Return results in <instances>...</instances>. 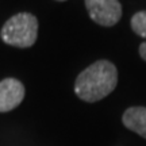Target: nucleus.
I'll return each mask as SVG.
<instances>
[{
  "label": "nucleus",
  "mask_w": 146,
  "mask_h": 146,
  "mask_svg": "<svg viewBox=\"0 0 146 146\" xmlns=\"http://www.w3.org/2000/svg\"><path fill=\"white\" fill-rule=\"evenodd\" d=\"M116 66L107 60H99L77 76L74 94L87 103H95L108 96L116 88Z\"/></svg>",
  "instance_id": "nucleus-1"
},
{
  "label": "nucleus",
  "mask_w": 146,
  "mask_h": 146,
  "mask_svg": "<svg viewBox=\"0 0 146 146\" xmlns=\"http://www.w3.org/2000/svg\"><path fill=\"white\" fill-rule=\"evenodd\" d=\"M0 36L4 43L15 47H30L38 36V19L30 12H19L11 16L1 27Z\"/></svg>",
  "instance_id": "nucleus-2"
},
{
  "label": "nucleus",
  "mask_w": 146,
  "mask_h": 146,
  "mask_svg": "<svg viewBox=\"0 0 146 146\" xmlns=\"http://www.w3.org/2000/svg\"><path fill=\"white\" fill-rule=\"evenodd\" d=\"M91 19L100 26H115L122 18V5L118 0H85Z\"/></svg>",
  "instance_id": "nucleus-3"
},
{
  "label": "nucleus",
  "mask_w": 146,
  "mask_h": 146,
  "mask_svg": "<svg viewBox=\"0 0 146 146\" xmlns=\"http://www.w3.org/2000/svg\"><path fill=\"white\" fill-rule=\"evenodd\" d=\"M25 85L16 80L8 77L0 81V112H8L15 110L25 99Z\"/></svg>",
  "instance_id": "nucleus-4"
},
{
  "label": "nucleus",
  "mask_w": 146,
  "mask_h": 146,
  "mask_svg": "<svg viewBox=\"0 0 146 146\" xmlns=\"http://www.w3.org/2000/svg\"><path fill=\"white\" fill-rule=\"evenodd\" d=\"M123 125L146 139V107H130L122 116Z\"/></svg>",
  "instance_id": "nucleus-5"
},
{
  "label": "nucleus",
  "mask_w": 146,
  "mask_h": 146,
  "mask_svg": "<svg viewBox=\"0 0 146 146\" xmlns=\"http://www.w3.org/2000/svg\"><path fill=\"white\" fill-rule=\"evenodd\" d=\"M131 29L137 35L146 39V11H139L131 18Z\"/></svg>",
  "instance_id": "nucleus-6"
},
{
  "label": "nucleus",
  "mask_w": 146,
  "mask_h": 146,
  "mask_svg": "<svg viewBox=\"0 0 146 146\" xmlns=\"http://www.w3.org/2000/svg\"><path fill=\"white\" fill-rule=\"evenodd\" d=\"M139 56H141L142 60L146 61V42L141 43V46H139Z\"/></svg>",
  "instance_id": "nucleus-7"
},
{
  "label": "nucleus",
  "mask_w": 146,
  "mask_h": 146,
  "mask_svg": "<svg viewBox=\"0 0 146 146\" xmlns=\"http://www.w3.org/2000/svg\"><path fill=\"white\" fill-rule=\"evenodd\" d=\"M58 1H65V0H58Z\"/></svg>",
  "instance_id": "nucleus-8"
}]
</instances>
